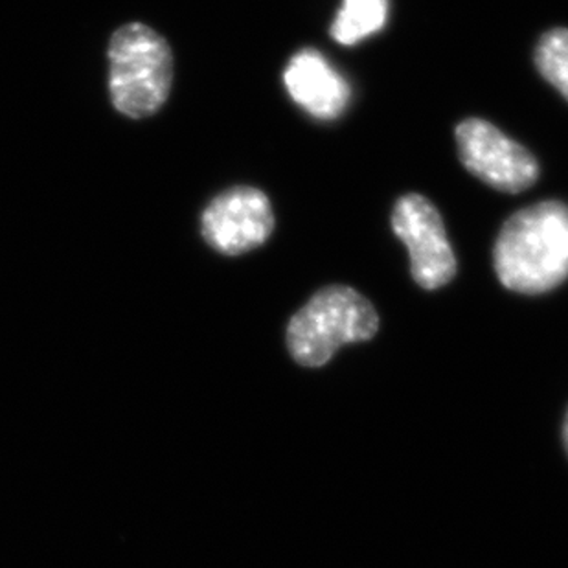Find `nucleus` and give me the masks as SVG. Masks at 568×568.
Returning a JSON list of instances; mask_svg holds the SVG:
<instances>
[{"instance_id":"obj_5","label":"nucleus","mask_w":568,"mask_h":568,"mask_svg":"<svg viewBox=\"0 0 568 568\" xmlns=\"http://www.w3.org/2000/svg\"><path fill=\"white\" fill-rule=\"evenodd\" d=\"M455 139L464 168L491 189L520 193L537 183L536 156L486 120H464L456 125Z\"/></svg>"},{"instance_id":"obj_7","label":"nucleus","mask_w":568,"mask_h":568,"mask_svg":"<svg viewBox=\"0 0 568 568\" xmlns=\"http://www.w3.org/2000/svg\"><path fill=\"white\" fill-rule=\"evenodd\" d=\"M285 89L304 111L318 120H335L348 108L352 89L315 49L291 58L284 70Z\"/></svg>"},{"instance_id":"obj_2","label":"nucleus","mask_w":568,"mask_h":568,"mask_svg":"<svg viewBox=\"0 0 568 568\" xmlns=\"http://www.w3.org/2000/svg\"><path fill=\"white\" fill-rule=\"evenodd\" d=\"M377 332L379 315L365 295L348 285H327L291 316L285 344L298 365L321 368L344 344L366 343Z\"/></svg>"},{"instance_id":"obj_6","label":"nucleus","mask_w":568,"mask_h":568,"mask_svg":"<svg viewBox=\"0 0 568 568\" xmlns=\"http://www.w3.org/2000/svg\"><path fill=\"white\" fill-rule=\"evenodd\" d=\"M274 223L273 206L262 190L236 186L210 201L201 217V232L217 253L242 256L267 242Z\"/></svg>"},{"instance_id":"obj_4","label":"nucleus","mask_w":568,"mask_h":568,"mask_svg":"<svg viewBox=\"0 0 568 568\" xmlns=\"http://www.w3.org/2000/svg\"><path fill=\"white\" fill-rule=\"evenodd\" d=\"M390 225L407 247L410 274L422 290H440L453 282L458 267L455 251L440 212L429 199L419 193H407L397 199Z\"/></svg>"},{"instance_id":"obj_8","label":"nucleus","mask_w":568,"mask_h":568,"mask_svg":"<svg viewBox=\"0 0 568 568\" xmlns=\"http://www.w3.org/2000/svg\"><path fill=\"white\" fill-rule=\"evenodd\" d=\"M388 0H344L332 24V38L341 44H357L385 27Z\"/></svg>"},{"instance_id":"obj_10","label":"nucleus","mask_w":568,"mask_h":568,"mask_svg":"<svg viewBox=\"0 0 568 568\" xmlns=\"http://www.w3.org/2000/svg\"><path fill=\"white\" fill-rule=\"evenodd\" d=\"M561 436H564V447L565 450H567L568 456V410L567 414H565L564 430H561Z\"/></svg>"},{"instance_id":"obj_3","label":"nucleus","mask_w":568,"mask_h":568,"mask_svg":"<svg viewBox=\"0 0 568 568\" xmlns=\"http://www.w3.org/2000/svg\"><path fill=\"white\" fill-rule=\"evenodd\" d=\"M108 58L114 109L129 119L153 116L172 92L173 52L166 39L142 22H131L113 33Z\"/></svg>"},{"instance_id":"obj_9","label":"nucleus","mask_w":568,"mask_h":568,"mask_svg":"<svg viewBox=\"0 0 568 568\" xmlns=\"http://www.w3.org/2000/svg\"><path fill=\"white\" fill-rule=\"evenodd\" d=\"M534 61L539 74L568 102V28H552L542 33Z\"/></svg>"},{"instance_id":"obj_1","label":"nucleus","mask_w":568,"mask_h":568,"mask_svg":"<svg viewBox=\"0 0 568 568\" xmlns=\"http://www.w3.org/2000/svg\"><path fill=\"white\" fill-rule=\"evenodd\" d=\"M500 284L520 295H542L568 278V206L542 201L515 212L494 248Z\"/></svg>"}]
</instances>
